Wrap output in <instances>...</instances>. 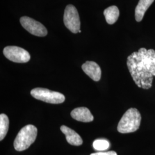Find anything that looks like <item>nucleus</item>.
<instances>
[{
	"label": "nucleus",
	"mask_w": 155,
	"mask_h": 155,
	"mask_svg": "<svg viewBox=\"0 0 155 155\" xmlns=\"http://www.w3.org/2000/svg\"><path fill=\"white\" fill-rule=\"evenodd\" d=\"M31 94L37 100L50 104H59L65 101V97L63 94L45 88H35L31 90Z\"/></svg>",
	"instance_id": "nucleus-4"
},
{
	"label": "nucleus",
	"mask_w": 155,
	"mask_h": 155,
	"mask_svg": "<svg viewBox=\"0 0 155 155\" xmlns=\"http://www.w3.org/2000/svg\"><path fill=\"white\" fill-rule=\"evenodd\" d=\"M63 21L65 26L71 32H79L81 28V21L77 9L74 6H67L64 13Z\"/></svg>",
	"instance_id": "nucleus-5"
},
{
	"label": "nucleus",
	"mask_w": 155,
	"mask_h": 155,
	"mask_svg": "<svg viewBox=\"0 0 155 155\" xmlns=\"http://www.w3.org/2000/svg\"><path fill=\"white\" fill-rule=\"evenodd\" d=\"M81 30H79V33H81Z\"/></svg>",
	"instance_id": "nucleus-16"
},
{
	"label": "nucleus",
	"mask_w": 155,
	"mask_h": 155,
	"mask_svg": "<svg viewBox=\"0 0 155 155\" xmlns=\"http://www.w3.org/2000/svg\"><path fill=\"white\" fill-rule=\"evenodd\" d=\"M93 145L96 150L104 151L109 148L110 143L105 139H98L94 141Z\"/></svg>",
	"instance_id": "nucleus-14"
},
{
	"label": "nucleus",
	"mask_w": 155,
	"mask_h": 155,
	"mask_svg": "<svg viewBox=\"0 0 155 155\" xmlns=\"http://www.w3.org/2000/svg\"><path fill=\"white\" fill-rule=\"evenodd\" d=\"M82 68L83 71L94 81H99L101 77V70L95 62L87 61L83 64Z\"/></svg>",
	"instance_id": "nucleus-8"
},
{
	"label": "nucleus",
	"mask_w": 155,
	"mask_h": 155,
	"mask_svg": "<svg viewBox=\"0 0 155 155\" xmlns=\"http://www.w3.org/2000/svg\"><path fill=\"white\" fill-rule=\"evenodd\" d=\"M20 23L24 28L32 35L44 37L47 35V30L45 26L39 21L29 17L24 16L20 18Z\"/></svg>",
	"instance_id": "nucleus-7"
},
{
	"label": "nucleus",
	"mask_w": 155,
	"mask_h": 155,
	"mask_svg": "<svg viewBox=\"0 0 155 155\" xmlns=\"http://www.w3.org/2000/svg\"><path fill=\"white\" fill-rule=\"evenodd\" d=\"M37 134L38 129L33 125H27L22 127L15 140V149L19 152L28 149L36 140Z\"/></svg>",
	"instance_id": "nucleus-3"
},
{
	"label": "nucleus",
	"mask_w": 155,
	"mask_h": 155,
	"mask_svg": "<svg viewBox=\"0 0 155 155\" xmlns=\"http://www.w3.org/2000/svg\"><path fill=\"white\" fill-rule=\"evenodd\" d=\"M154 0H140L135 9V18L137 22L141 21L146 11L153 2Z\"/></svg>",
	"instance_id": "nucleus-11"
},
{
	"label": "nucleus",
	"mask_w": 155,
	"mask_h": 155,
	"mask_svg": "<svg viewBox=\"0 0 155 155\" xmlns=\"http://www.w3.org/2000/svg\"><path fill=\"white\" fill-rule=\"evenodd\" d=\"M90 155H117L116 152L114 151H109V152H100L92 153Z\"/></svg>",
	"instance_id": "nucleus-15"
},
{
	"label": "nucleus",
	"mask_w": 155,
	"mask_h": 155,
	"mask_svg": "<svg viewBox=\"0 0 155 155\" xmlns=\"http://www.w3.org/2000/svg\"><path fill=\"white\" fill-rule=\"evenodd\" d=\"M106 21L109 24H113L116 22L120 15V12L116 6H111L104 12Z\"/></svg>",
	"instance_id": "nucleus-12"
},
{
	"label": "nucleus",
	"mask_w": 155,
	"mask_h": 155,
	"mask_svg": "<svg viewBox=\"0 0 155 155\" xmlns=\"http://www.w3.org/2000/svg\"><path fill=\"white\" fill-rule=\"evenodd\" d=\"M61 130L66 136L67 141L72 145L79 146L83 143V140L81 136L75 131L65 125H62Z\"/></svg>",
	"instance_id": "nucleus-10"
},
{
	"label": "nucleus",
	"mask_w": 155,
	"mask_h": 155,
	"mask_svg": "<svg viewBox=\"0 0 155 155\" xmlns=\"http://www.w3.org/2000/svg\"><path fill=\"white\" fill-rule=\"evenodd\" d=\"M9 121L8 116L5 114L0 115V140L2 141L5 137L9 129Z\"/></svg>",
	"instance_id": "nucleus-13"
},
{
	"label": "nucleus",
	"mask_w": 155,
	"mask_h": 155,
	"mask_svg": "<svg viewBox=\"0 0 155 155\" xmlns=\"http://www.w3.org/2000/svg\"><path fill=\"white\" fill-rule=\"evenodd\" d=\"M127 66L134 82L140 87L149 89L155 76V51L139 49L127 57Z\"/></svg>",
	"instance_id": "nucleus-1"
},
{
	"label": "nucleus",
	"mask_w": 155,
	"mask_h": 155,
	"mask_svg": "<svg viewBox=\"0 0 155 155\" xmlns=\"http://www.w3.org/2000/svg\"><path fill=\"white\" fill-rule=\"evenodd\" d=\"M141 121V116L136 108L128 109L122 116L118 123L117 130L121 133H132L139 129Z\"/></svg>",
	"instance_id": "nucleus-2"
},
{
	"label": "nucleus",
	"mask_w": 155,
	"mask_h": 155,
	"mask_svg": "<svg viewBox=\"0 0 155 155\" xmlns=\"http://www.w3.org/2000/svg\"><path fill=\"white\" fill-rule=\"evenodd\" d=\"M3 53L8 59L16 63H27L31 59L30 54L27 51L17 46L6 47Z\"/></svg>",
	"instance_id": "nucleus-6"
},
{
	"label": "nucleus",
	"mask_w": 155,
	"mask_h": 155,
	"mask_svg": "<svg viewBox=\"0 0 155 155\" xmlns=\"http://www.w3.org/2000/svg\"><path fill=\"white\" fill-rule=\"evenodd\" d=\"M71 116L75 120L81 122H91L94 120L93 114L86 107H80L74 109L71 113Z\"/></svg>",
	"instance_id": "nucleus-9"
}]
</instances>
